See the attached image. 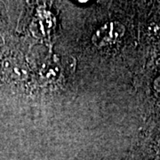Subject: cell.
<instances>
[{
    "mask_svg": "<svg viewBox=\"0 0 160 160\" xmlns=\"http://www.w3.org/2000/svg\"><path fill=\"white\" fill-rule=\"evenodd\" d=\"M125 27L118 22H110L104 24L95 31L92 39L97 46H104L113 44L119 40L125 34Z\"/></svg>",
    "mask_w": 160,
    "mask_h": 160,
    "instance_id": "1",
    "label": "cell"
},
{
    "mask_svg": "<svg viewBox=\"0 0 160 160\" xmlns=\"http://www.w3.org/2000/svg\"><path fill=\"white\" fill-rule=\"evenodd\" d=\"M153 86H154L155 90L158 92H159L160 93V76L159 77H158L154 81V84H153Z\"/></svg>",
    "mask_w": 160,
    "mask_h": 160,
    "instance_id": "2",
    "label": "cell"
},
{
    "mask_svg": "<svg viewBox=\"0 0 160 160\" xmlns=\"http://www.w3.org/2000/svg\"><path fill=\"white\" fill-rule=\"evenodd\" d=\"M159 143H160V142H159Z\"/></svg>",
    "mask_w": 160,
    "mask_h": 160,
    "instance_id": "3",
    "label": "cell"
}]
</instances>
